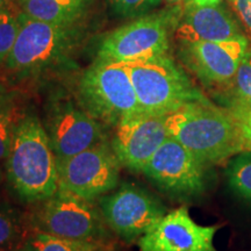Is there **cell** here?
Returning a JSON list of instances; mask_svg holds the SVG:
<instances>
[{"label":"cell","instance_id":"6da1fadb","mask_svg":"<svg viewBox=\"0 0 251 251\" xmlns=\"http://www.w3.org/2000/svg\"><path fill=\"white\" fill-rule=\"evenodd\" d=\"M169 136L174 137L205 164H222L248 149L230 112L208 99L188 102L165 115Z\"/></svg>","mask_w":251,"mask_h":251},{"label":"cell","instance_id":"7a4b0ae2","mask_svg":"<svg viewBox=\"0 0 251 251\" xmlns=\"http://www.w3.org/2000/svg\"><path fill=\"white\" fill-rule=\"evenodd\" d=\"M5 168L9 185L24 201L41 203L57 192V159L36 115H24L19 121Z\"/></svg>","mask_w":251,"mask_h":251},{"label":"cell","instance_id":"3957f363","mask_svg":"<svg viewBox=\"0 0 251 251\" xmlns=\"http://www.w3.org/2000/svg\"><path fill=\"white\" fill-rule=\"evenodd\" d=\"M83 39L84 26L80 23H46L27 17L23 12L17 41L4 65L14 76H36L63 64Z\"/></svg>","mask_w":251,"mask_h":251},{"label":"cell","instance_id":"277c9868","mask_svg":"<svg viewBox=\"0 0 251 251\" xmlns=\"http://www.w3.org/2000/svg\"><path fill=\"white\" fill-rule=\"evenodd\" d=\"M77 101L91 117L109 128L142 113L126 64L107 59L97 58L81 75Z\"/></svg>","mask_w":251,"mask_h":251},{"label":"cell","instance_id":"5b68a950","mask_svg":"<svg viewBox=\"0 0 251 251\" xmlns=\"http://www.w3.org/2000/svg\"><path fill=\"white\" fill-rule=\"evenodd\" d=\"M141 111L168 115L188 102L206 99L186 72L169 55L126 64Z\"/></svg>","mask_w":251,"mask_h":251},{"label":"cell","instance_id":"8992f818","mask_svg":"<svg viewBox=\"0 0 251 251\" xmlns=\"http://www.w3.org/2000/svg\"><path fill=\"white\" fill-rule=\"evenodd\" d=\"M184 7L148 13L113 30L100 43L97 58L128 64L168 55Z\"/></svg>","mask_w":251,"mask_h":251},{"label":"cell","instance_id":"52a82bcc","mask_svg":"<svg viewBox=\"0 0 251 251\" xmlns=\"http://www.w3.org/2000/svg\"><path fill=\"white\" fill-rule=\"evenodd\" d=\"M35 214L34 229L61 238L106 246L109 238L99 205L59 187Z\"/></svg>","mask_w":251,"mask_h":251},{"label":"cell","instance_id":"ba28073f","mask_svg":"<svg viewBox=\"0 0 251 251\" xmlns=\"http://www.w3.org/2000/svg\"><path fill=\"white\" fill-rule=\"evenodd\" d=\"M208 168L183 144L168 136L142 174L164 193L187 200L206 191Z\"/></svg>","mask_w":251,"mask_h":251},{"label":"cell","instance_id":"9c48e42d","mask_svg":"<svg viewBox=\"0 0 251 251\" xmlns=\"http://www.w3.org/2000/svg\"><path fill=\"white\" fill-rule=\"evenodd\" d=\"M121 168L111 142L105 141L57 161L59 187L96 201L117 188Z\"/></svg>","mask_w":251,"mask_h":251},{"label":"cell","instance_id":"30bf717a","mask_svg":"<svg viewBox=\"0 0 251 251\" xmlns=\"http://www.w3.org/2000/svg\"><path fill=\"white\" fill-rule=\"evenodd\" d=\"M98 200L106 225L125 242L139 241L166 214L155 196L136 185L124 184Z\"/></svg>","mask_w":251,"mask_h":251},{"label":"cell","instance_id":"8fae6325","mask_svg":"<svg viewBox=\"0 0 251 251\" xmlns=\"http://www.w3.org/2000/svg\"><path fill=\"white\" fill-rule=\"evenodd\" d=\"M42 124L57 161L107 141L105 126L72 99L62 98L50 103Z\"/></svg>","mask_w":251,"mask_h":251},{"label":"cell","instance_id":"7c38bea8","mask_svg":"<svg viewBox=\"0 0 251 251\" xmlns=\"http://www.w3.org/2000/svg\"><path fill=\"white\" fill-rule=\"evenodd\" d=\"M248 47L249 40L244 35L219 42H179L178 55L201 84L222 90L233 80Z\"/></svg>","mask_w":251,"mask_h":251},{"label":"cell","instance_id":"4fadbf2b","mask_svg":"<svg viewBox=\"0 0 251 251\" xmlns=\"http://www.w3.org/2000/svg\"><path fill=\"white\" fill-rule=\"evenodd\" d=\"M165 115L139 113L114 128L111 147L122 168L143 172L168 137Z\"/></svg>","mask_w":251,"mask_h":251},{"label":"cell","instance_id":"5bb4252c","mask_svg":"<svg viewBox=\"0 0 251 251\" xmlns=\"http://www.w3.org/2000/svg\"><path fill=\"white\" fill-rule=\"evenodd\" d=\"M219 226H201L186 207L166 213L137 241L140 251H218L214 237Z\"/></svg>","mask_w":251,"mask_h":251},{"label":"cell","instance_id":"9a60e30c","mask_svg":"<svg viewBox=\"0 0 251 251\" xmlns=\"http://www.w3.org/2000/svg\"><path fill=\"white\" fill-rule=\"evenodd\" d=\"M178 42L228 41L244 34L237 21L224 6H199L188 1L175 29Z\"/></svg>","mask_w":251,"mask_h":251},{"label":"cell","instance_id":"2e32d148","mask_svg":"<svg viewBox=\"0 0 251 251\" xmlns=\"http://www.w3.org/2000/svg\"><path fill=\"white\" fill-rule=\"evenodd\" d=\"M86 7L87 0H20L27 17L58 25L80 23Z\"/></svg>","mask_w":251,"mask_h":251},{"label":"cell","instance_id":"e0dca14e","mask_svg":"<svg viewBox=\"0 0 251 251\" xmlns=\"http://www.w3.org/2000/svg\"><path fill=\"white\" fill-rule=\"evenodd\" d=\"M222 91L225 108H251V46L248 47L233 80Z\"/></svg>","mask_w":251,"mask_h":251},{"label":"cell","instance_id":"ac0fdd59","mask_svg":"<svg viewBox=\"0 0 251 251\" xmlns=\"http://www.w3.org/2000/svg\"><path fill=\"white\" fill-rule=\"evenodd\" d=\"M30 251H98L106 246L94 242L61 238L35 231L25 244Z\"/></svg>","mask_w":251,"mask_h":251},{"label":"cell","instance_id":"d6986e66","mask_svg":"<svg viewBox=\"0 0 251 251\" xmlns=\"http://www.w3.org/2000/svg\"><path fill=\"white\" fill-rule=\"evenodd\" d=\"M226 174L231 190L251 201V150L237 153L229 159Z\"/></svg>","mask_w":251,"mask_h":251},{"label":"cell","instance_id":"ffe728a7","mask_svg":"<svg viewBox=\"0 0 251 251\" xmlns=\"http://www.w3.org/2000/svg\"><path fill=\"white\" fill-rule=\"evenodd\" d=\"M21 8L12 0L0 11V65H4L17 41L21 25Z\"/></svg>","mask_w":251,"mask_h":251},{"label":"cell","instance_id":"44dd1931","mask_svg":"<svg viewBox=\"0 0 251 251\" xmlns=\"http://www.w3.org/2000/svg\"><path fill=\"white\" fill-rule=\"evenodd\" d=\"M24 115L12 99L0 106V164L7 158L15 127Z\"/></svg>","mask_w":251,"mask_h":251},{"label":"cell","instance_id":"7402d4cb","mask_svg":"<svg viewBox=\"0 0 251 251\" xmlns=\"http://www.w3.org/2000/svg\"><path fill=\"white\" fill-rule=\"evenodd\" d=\"M24 236L23 220L15 209L0 205V249L18 244Z\"/></svg>","mask_w":251,"mask_h":251},{"label":"cell","instance_id":"603a6c76","mask_svg":"<svg viewBox=\"0 0 251 251\" xmlns=\"http://www.w3.org/2000/svg\"><path fill=\"white\" fill-rule=\"evenodd\" d=\"M119 14L128 18L142 17L148 14L161 0H111Z\"/></svg>","mask_w":251,"mask_h":251},{"label":"cell","instance_id":"cb8c5ba5","mask_svg":"<svg viewBox=\"0 0 251 251\" xmlns=\"http://www.w3.org/2000/svg\"><path fill=\"white\" fill-rule=\"evenodd\" d=\"M244 30L251 37V0H228Z\"/></svg>","mask_w":251,"mask_h":251},{"label":"cell","instance_id":"d4e9b609","mask_svg":"<svg viewBox=\"0 0 251 251\" xmlns=\"http://www.w3.org/2000/svg\"><path fill=\"white\" fill-rule=\"evenodd\" d=\"M242 131L248 149L251 150V108H227Z\"/></svg>","mask_w":251,"mask_h":251},{"label":"cell","instance_id":"484cf974","mask_svg":"<svg viewBox=\"0 0 251 251\" xmlns=\"http://www.w3.org/2000/svg\"><path fill=\"white\" fill-rule=\"evenodd\" d=\"M170 7H184L190 0H164Z\"/></svg>","mask_w":251,"mask_h":251},{"label":"cell","instance_id":"4316f807","mask_svg":"<svg viewBox=\"0 0 251 251\" xmlns=\"http://www.w3.org/2000/svg\"><path fill=\"white\" fill-rule=\"evenodd\" d=\"M221 0H190V2L199 5V6H207V5H216L220 4Z\"/></svg>","mask_w":251,"mask_h":251},{"label":"cell","instance_id":"83f0119b","mask_svg":"<svg viewBox=\"0 0 251 251\" xmlns=\"http://www.w3.org/2000/svg\"><path fill=\"white\" fill-rule=\"evenodd\" d=\"M9 99H11V97L8 96L7 92H6V90L2 87V85H0V106H1L2 103L6 102Z\"/></svg>","mask_w":251,"mask_h":251},{"label":"cell","instance_id":"f1b7e54d","mask_svg":"<svg viewBox=\"0 0 251 251\" xmlns=\"http://www.w3.org/2000/svg\"><path fill=\"white\" fill-rule=\"evenodd\" d=\"M11 1L12 0H0V11H2Z\"/></svg>","mask_w":251,"mask_h":251},{"label":"cell","instance_id":"f546056e","mask_svg":"<svg viewBox=\"0 0 251 251\" xmlns=\"http://www.w3.org/2000/svg\"><path fill=\"white\" fill-rule=\"evenodd\" d=\"M14 251H30V250L28 249V248H27L26 246H24L23 248H19V249H15Z\"/></svg>","mask_w":251,"mask_h":251},{"label":"cell","instance_id":"4dcf8cb0","mask_svg":"<svg viewBox=\"0 0 251 251\" xmlns=\"http://www.w3.org/2000/svg\"><path fill=\"white\" fill-rule=\"evenodd\" d=\"M98 251H108V250L106 249V248H102V249H100V250H98Z\"/></svg>","mask_w":251,"mask_h":251}]
</instances>
